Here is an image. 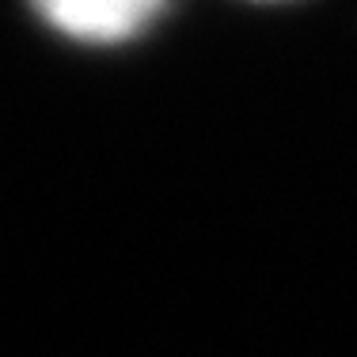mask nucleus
<instances>
[{"label":"nucleus","mask_w":357,"mask_h":357,"mask_svg":"<svg viewBox=\"0 0 357 357\" xmlns=\"http://www.w3.org/2000/svg\"><path fill=\"white\" fill-rule=\"evenodd\" d=\"M167 0H38L57 31L84 42H118L144 31Z\"/></svg>","instance_id":"f257e3e1"}]
</instances>
